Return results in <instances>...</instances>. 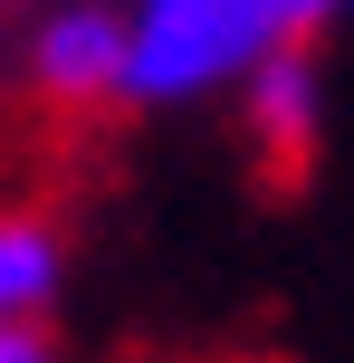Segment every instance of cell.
Wrapping results in <instances>:
<instances>
[{"label": "cell", "instance_id": "obj_1", "mask_svg": "<svg viewBox=\"0 0 354 363\" xmlns=\"http://www.w3.org/2000/svg\"><path fill=\"white\" fill-rule=\"evenodd\" d=\"M354 0H125L134 29V67H125V106L172 115V106H211L230 96L268 48L336 29Z\"/></svg>", "mask_w": 354, "mask_h": 363}, {"label": "cell", "instance_id": "obj_2", "mask_svg": "<svg viewBox=\"0 0 354 363\" xmlns=\"http://www.w3.org/2000/svg\"><path fill=\"white\" fill-rule=\"evenodd\" d=\"M125 67H134V29L125 0H57L29 29V86L48 106H125Z\"/></svg>", "mask_w": 354, "mask_h": 363}, {"label": "cell", "instance_id": "obj_3", "mask_svg": "<svg viewBox=\"0 0 354 363\" xmlns=\"http://www.w3.org/2000/svg\"><path fill=\"white\" fill-rule=\"evenodd\" d=\"M230 106H240L249 144H259L268 163H306V153L326 144V115H336V86H326L316 38H287V48H268L259 67L230 86Z\"/></svg>", "mask_w": 354, "mask_h": 363}, {"label": "cell", "instance_id": "obj_4", "mask_svg": "<svg viewBox=\"0 0 354 363\" xmlns=\"http://www.w3.org/2000/svg\"><path fill=\"white\" fill-rule=\"evenodd\" d=\"M67 296V230L48 211H0V315H57Z\"/></svg>", "mask_w": 354, "mask_h": 363}, {"label": "cell", "instance_id": "obj_5", "mask_svg": "<svg viewBox=\"0 0 354 363\" xmlns=\"http://www.w3.org/2000/svg\"><path fill=\"white\" fill-rule=\"evenodd\" d=\"M0 363H67L48 315H0Z\"/></svg>", "mask_w": 354, "mask_h": 363}]
</instances>
